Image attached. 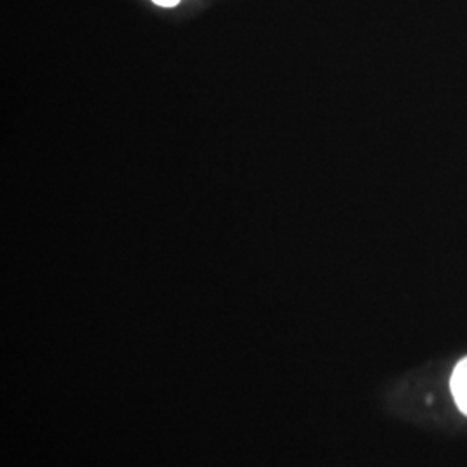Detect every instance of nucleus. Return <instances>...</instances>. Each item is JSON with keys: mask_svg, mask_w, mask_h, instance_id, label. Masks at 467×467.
Wrapping results in <instances>:
<instances>
[{"mask_svg": "<svg viewBox=\"0 0 467 467\" xmlns=\"http://www.w3.org/2000/svg\"><path fill=\"white\" fill-rule=\"evenodd\" d=\"M451 395L459 409L467 416V358H464L451 374Z\"/></svg>", "mask_w": 467, "mask_h": 467, "instance_id": "1", "label": "nucleus"}, {"mask_svg": "<svg viewBox=\"0 0 467 467\" xmlns=\"http://www.w3.org/2000/svg\"><path fill=\"white\" fill-rule=\"evenodd\" d=\"M152 2L161 5V7H173V5L179 4V0H152Z\"/></svg>", "mask_w": 467, "mask_h": 467, "instance_id": "2", "label": "nucleus"}]
</instances>
